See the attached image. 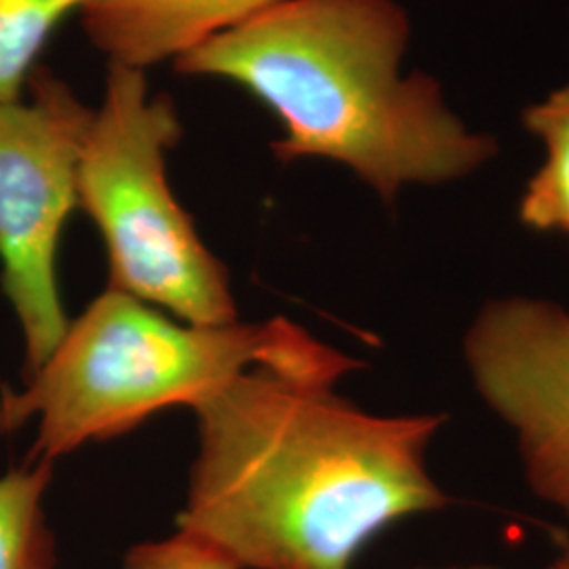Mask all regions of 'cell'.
I'll return each mask as SVG.
<instances>
[{"mask_svg": "<svg viewBox=\"0 0 569 569\" xmlns=\"http://www.w3.org/2000/svg\"><path fill=\"white\" fill-rule=\"evenodd\" d=\"M338 380L249 369L192 407L178 531L239 569H355L387 529L451 505L428 468L443 413L378 416Z\"/></svg>", "mask_w": 569, "mask_h": 569, "instance_id": "cell-1", "label": "cell"}, {"mask_svg": "<svg viewBox=\"0 0 569 569\" xmlns=\"http://www.w3.org/2000/svg\"><path fill=\"white\" fill-rule=\"evenodd\" d=\"M411 20L399 0H284L173 61L234 82L270 108L281 163L323 159L382 203L407 188L462 182L500 152L451 108L443 84L406 72Z\"/></svg>", "mask_w": 569, "mask_h": 569, "instance_id": "cell-2", "label": "cell"}, {"mask_svg": "<svg viewBox=\"0 0 569 569\" xmlns=\"http://www.w3.org/2000/svg\"><path fill=\"white\" fill-rule=\"evenodd\" d=\"M361 367L284 317L194 326L108 287L21 390L2 388L0 435L37 422L28 462H56L164 409H192L249 369L340 382Z\"/></svg>", "mask_w": 569, "mask_h": 569, "instance_id": "cell-3", "label": "cell"}, {"mask_svg": "<svg viewBox=\"0 0 569 569\" xmlns=\"http://www.w3.org/2000/svg\"><path fill=\"white\" fill-rule=\"evenodd\" d=\"M183 127L143 70L108 61L79 161V209L102 234L108 287L194 326L239 321L230 274L201 241L167 180Z\"/></svg>", "mask_w": 569, "mask_h": 569, "instance_id": "cell-4", "label": "cell"}, {"mask_svg": "<svg viewBox=\"0 0 569 569\" xmlns=\"http://www.w3.org/2000/svg\"><path fill=\"white\" fill-rule=\"evenodd\" d=\"M93 110L37 66L28 100L0 103V284L20 319L23 380L60 345L68 317L58 253L79 209V161Z\"/></svg>", "mask_w": 569, "mask_h": 569, "instance_id": "cell-5", "label": "cell"}, {"mask_svg": "<svg viewBox=\"0 0 569 569\" xmlns=\"http://www.w3.org/2000/svg\"><path fill=\"white\" fill-rule=\"evenodd\" d=\"M483 406L509 428L531 493L569 519V308L538 296L488 300L462 336Z\"/></svg>", "mask_w": 569, "mask_h": 569, "instance_id": "cell-6", "label": "cell"}, {"mask_svg": "<svg viewBox=\"0 0 569 569\" xmlns=\"http://www.w3.org/2000/svg\"><path fill=\"white\" fill-rule=\"evenodd\" d=\"M284 0H84L82 28L108 61L146 70L178 60Z\"/></svg>", "mask_w": 569, "mask_h": 569, "instance_id": "cell-7", "label": "cell"}, {"mask_svg": "<svg viewBox=\"0 0 569 569\" xmlns=\"http://www.w3.org/2000/svg\"><path fill=\"white\" fill-rule=\"evenodd\" d=\"M521 122L542 159L519 197V222L533 232L569 239V81L529 103Z\"/></svg>", "mask_w": 569, "mask_h": 569, "instance_id": "cell-8", "label": "cell"}, {"mask_svg": "<svg viewBox=\"0 0 569 569\" xmlns=\"http://www.w3.org/2000/svg\"><path fill=\"white\" fill-rule=\"evenodd\" d=\"M51 477V460L0 477V569H56V536L42 507Z\"/></svg>", "mask_w": 569, "mask_h": 569, "instance_id": "cell-9", "label": "cell"}, {"mask_svg": "<svg viewBox=\"0 0 569 569\" xmlns=\"http://www.w3.org/2000/svg\"><path fill=\"white\" fill-rule=\"evenodd\" d=\"M84 0H0V103L20 102L49 37Z\"/></svg>", "mask_w": 569, "mask_h": 569, "instance_id": "cell-10", "label": "cell"}, {"mask_svg": "<svg viewBox=\"0 0 569 569\" xmlns=\"http://www.w3.org/2000/svg\"><path fill=\"white\" fill-rule=\"evenodd\" d=\"M122 569H239L218 550L183 531L163 540L136 545L124 555Z\"/></svg>", "mask_w": 569, "mask_h": 569, "instance_id": "cell-11", "label": "cell"}, {"mask_svg": "<svg viewBox=\"0 0 569 569\" xmlns=\"http://www.w3.org/2000/svg\"><path fill=\"white\" fill-rule=\"evenodd\" d=\"M547 569H569V542L561 549V552L550 561Z\"/></svg>", "mask_w": 569, "mask_h": 569, "instance_id": "cell-12", "label": "cell"}, {"mask_svg": "<svg viewBox=\"0 0 569 569\" xmlns=\"http://www.w3.org/2000/svg\"><path fill=\"white\" fill-rule=\"evenodd\" d=\"M418 569H502L489 563H465V566H441V568H418Z\"/></svg>", "mask_w": 569, "mask_h": 569, "instance_id": "cell-13", "label": "cell"}]
</instances>
